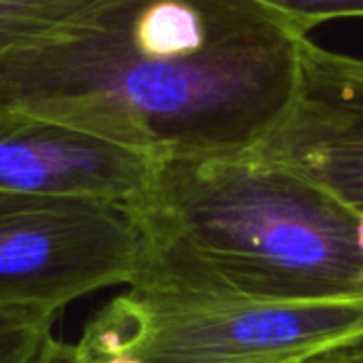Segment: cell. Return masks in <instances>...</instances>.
Returning a JSON list of instances; mask_svg holds the SVG:
<instances>
[{
  "label": "cell",
  "instance_id": "8fae6325",
  "mask_svg": "<svg viewBox=\"0 0 363 363\" xmlns=\"http://www.w3.org/2000/svg\"><path fill=\"white\" fill-rule=\"evenodd\" d=\"M302 363H357L355 355L351 353V349H342V351H332V353H323L317 357H311Z\"/></svg>",
  "mask_w": 363,
  "mask_h": 363
},
{
  "label": "cell",
  "instance_id": "277c9868",
  "mask_svg": "<svg viewBox=\"0 0 363 363\" xmlns=\"http://www.w3.org/2000/svg\"><path fill=\"white\" fill-rule=\"evenodd\" d=\"M143 257L128 204L0 191V306L62 313L87 294L130 285Z\"/></svg>",
  "mask_w": 363,
  "mask_h": 363
},
{
  "label": "cell",
  "instance_id": "5b68a950",
  "mask_svg": "<svg viewBox=\"0 0 363 363\" xmlns=\"http://www.w3.org/2000/svg\"><path fill=\"white\" fill-rule=\"evenodd\" d=\"M157 160L77 125L0 111V191L136 204Z\"/></svg>",
  "mask_w": 363,
  "mask_h": 363
},
{
  "label": "cell",
  "instance_id": "9c48e42d",
  "mask_svg": "<svg viewBox=\"0 0 363 363\" xmlns=\"http://www.w3.org/2000/svg\"><path fill=\"white\" fill-rule=\"evenodd\" d=\"M268 11L283 17L296 30L308 36V32L325 21L334 19H363V0H253Z\"/></svg>",
  "mask_w": 363,
  "mask_h": 363
},
{
  "label": "cell",
  "instance_id": "30bf717a",
  "mask_svg": "<svg viewBox=\"0 0 363 363\" xmlns=\"http://www.w3.org/2000/svg\"><path fill=\"white\" fill-rule=\"evenodd\" d=\"M34 363H83V357H81L77 345H68V342L51 336L45 342L40 355L36 357Z\"/></svg>",
  "mask_w": 363,
  "mask_h": 363
},
{
  "label": "cell",
  "instance_id": "7c38bea8",
  "mask_svg": "<svg viewBox=\"0 0 363 363\" xmlns=\"http://www.w3.org/2000/svg\"><path fill=\"white\" fill-rule=\"evenodd\" d=\"M83 363H143L130 355H98V357H83Z\"/></svg>",
  "mask_w": 363,
  "mask_h": 363
},
{
  "label": "cell",
  "instance_id": "52a82bcc",
  "mask_svg": "<svg viewBox=\"0 0 363 363\" xmlns=\"http://www.w3.org/2000/svg\"><path fill=\"white\" fill-rule=\"evenodd\" d=\"M94 2L96 0H0V57L49 38Z\"/></svg>",
  "mask_w": 363,
  "mask_h": 363
},
{
  "label": "cell",
  "instance_id": "7a4b0ae2",
  "mask_svg": "<svg viewBox=\"0 0 363 363\" xmlns=\"http://www.w3.org/2000/svg\"><path fill=\"white\" fill-rule=\"evenodd\" d=\"M145 257L130 285L262 300H363V213L259 151L157 160L130 204Z\"/></svg>",
  "mask_w": 363,
  "mask_h": 363
},
{
  "label": "cell",
  "instance_id": "3957f363",
  "mask_svg": "<svg viewBox=\"0 0 363 363\" xmlns=\"http://www.w3.org/2000/svg\"><path fill=\"white\" fill-rule=\"evenodd\" d=\"M128 287L87 323L77 342L81 357L302 363L363 342V300L294 302Z\"/></svg>",
  "mask_w": 363,
  "mask_h": 363
},
{
  "label": "cell",
  "instance_id": "8992f818",
  "mask_svg": "<svg viewBox=\"0 0 363 363\" xmlns=\"http://www.w3.org/2000/svg\"><path fill=\"white\" fill-rule=\"evenodd\" d=\"M363 213V57L306 38L296 102L257 149Z\"/></svg>",
  "mask_w": 363,
  "mask_h": 363
},
{
  "label": "cell",
  "instance_id": "6da1fadb",
  "mask_svg": "<svg viewBox=\"0 0 363 363\" xmlns=\"http://www.w3.org/2000/svg\"><path fill=\"white\" fill-rule=\"evenodd\" d=\"M306 38L253 0H96L0 57V111L155 160L249 153L289 115Z\"/></svg>",
  "mask_w": 363,
  "mask_h": 363
},
{
  "label": "cell",
  "instance_id": "4fadbf2b",
  "mask_svg": "<svg viewBox=\"0 0 363 363\" xmlns=\"http://www.w3.org/2000/svg\"><path fill=\"white\" fill-rule=\"evenodd\" d=\"M351 353L355 355V359H357V363H363V342H359V345H355V347H351Z\"/></svg>",
  "mask_w": 363,
  "mask_h": 363
},
{
  "label": "cell",
  "instance_id": "ba28073f",
  "mask_svg": "<svg viewBox=\"0 0 363 363\" xmlns=\"http://www.w3.org/2000/svg\"><path fill=\"white\" fill-rule=\"evenodd\" d=\"M57 317L40 306H0V363L36 362Z\"/></svg>",
  "mask_w": 363,
  "mask_h": 363
}]
</instances>
